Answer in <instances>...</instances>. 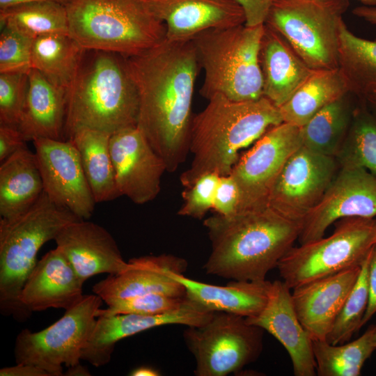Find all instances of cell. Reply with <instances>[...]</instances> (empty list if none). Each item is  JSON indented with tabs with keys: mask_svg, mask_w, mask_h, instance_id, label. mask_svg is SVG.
<instances>
[{
	"mask_svg": "<svg viewBox=\"0 0 376 376\" xmlns=\"http://www.w3.org/2000/svg\"><path fill=\"white\" fill-rule=\"evenodd\" d=\"M220 175L208 173L198 178L182 192L183 203L178 214L201 219L213 209L214 196Z\"/></svg>",
	"mask_w": 376,
	"mask_h": 376,
	"instance_id": "40",
	"label": "cell"
},
{
	"mask_svg": "<svg viewBox=\"0 0 376 376\" xmlns=\"http://www.w3.org/2000/svg\"><path fill=\"white\" fill-rule=\"evenodd\" d=\"M7 26L34 39L53 33H69L65 4L36 1L0 10V27Z\"/></svg>",
	"mask_w": 376,
	"mask_h": 376,
	"instance_id": "33",
	"label": "cell"
},
{
	"mask_svg": "<svg viewBox=\"0 0 376 376\" xmlns=\"http://www.w3.org/2000/svg\"><path fill=\"white\" fill-rule=\"evenodd\" d=\"M138 91L137 127L174 172L189 152L196 79L201 66L192 40L166 38L152 49L125 57Z\"/></svg>",
	"mask_w": 376,
	"mask_h": 376,
	"instance_id": "1",
	"label": "cell"
},
{
	"mask_svg": "<svg viewBox=\"0 0 376 376\" xmlns=\"http://www.w3.org/2000/svg\"><path fill=\"white\" fill-rule=\"evenodd\" d=\"M301 146L300 127L283 122L267 130L240 157L230 173L239 188L240 212L267 205L276 177Z\"/></svg>",
	"mask_w": 376,
	"mask_h": 376,
	"instance_id": "12",
	"label": "cell"
},
{
	"mask_svg": "<svg viewBox=\"0 0 376 376\" xmlns=\"http://www.w3.org/2000/svg\"><path fill=\"white\" fill-rule=\"evenodd\" d=\"M1 376H51L46 370L31 364L16 363L0 370Z\"/></svg>",
	"mask_w": 376,
	"mask_h": 376,
	"instance_id": "45",
	"label": "cell"
},
{
	"mask_svg": "<svg viewBox=\"0 0 376 376\" xmlns=\"http://www.w3.org/2000/svg\"><path fill=\"white\" fill-rule=\"evenodd\" d=\"M373 345L375 347V348L376 349V326H375V330H374V332H373Z\"/></svg>",
	"mask_w": 376,
	"mask_h": 376,
	"instance_id": "52",
	"label": "cell"
},
{
	"mask_svg": "<svg viewBox=\"0 0 376 376\" xmlns=\"http://www.w3.org/2000/svg\"><path fill=\"white\" fill-rule=\"evenodd\" d=\"M370 106L376 111V94L368 95L365 98Z\"/></svg>",
	"mask_w": 376,
	"mask_h": 376,
	"instance_id": "50",
	"label": "cell"
},
{
	"mask_svg": "<svg viewBox=\"0 0 376 376\" xmlns=\"http://www.w3.org/2000/svg\"><path fill=\"white\" fill-rule=\"evenodd\" d=\"M336 157L340 168H362L376 176V117L365 108L354 111L347 134Z\"/></svg>",
	"mask_w": 376,
	"mask_h": 376,
	"instance_id": "35",
	"label": "cell"
},
{
	"mask_svg": "<svg viewBox=\"0 0 376 376\" xmlns=\"http://www.w3.org/2000/svg\"><path fill=\"white\" fill-rule=\"evenodd\" d=\"M0 28V73L29 72L33 39L11 28Z\"/></svg>",
	"mask_w": 376,
	"mask_h": 376,
	"instance_id": "39",
	"label": "cell"
},
{
	"mask_svg": "<svg viewBox=\"0 0 376 376\" xmlns=\"http://www.w3.org/2000/svg\"><path fill=\"white\" fill-rule=\"evenodd\" d=\"M102 301L95 294L84 295L49 327L37 332L28 329L21 331L14 346L16 363L38 366L51 376L63 375V364L69 368L80 363Z\"/></svg>",
	"mask_w": 376,
	"mask_h": 376,
	"instance_id": "10",
	"label": "cell"
},
{
	"mask_svg": "<svg viewBox=\"0 0 376 376\" xmlns=\"http://www.w3.org/2000/svg\"><path fill=\"white\" fill-rule=\"evenodd\" d=\"M259 63L263 95L279 108L311 77L312 70L278 32L264 24Z\"/></svg>",
	"mask_w": 376,
	"mask_h": 376,
	"instance_id": "24",
	"label": "cell"
},
{
	"mask_svg": "<svg viewBox=\"0 0 376 376\" xmlns=\"http://www.w3.org/2000/svg\"><path fill=\"white\" fill-rule=\"evenodd\" d=\"M139 97L125 57L86 49L66 91L64 140L88 127L110 134L137 125Z\"/></svg>",
	"mask_w": 376,
	"mask_h": 376,
	"instance_id": "4",
	"label": "cell"
},
{
	"mask_svg": "<svg viewBox=\"0 0 376 376\" xmlns=\"http://www.w3.org/2000/svg\"><path fill=\"white\" fill-rule=\"evenodd\" d=\"M44 191L56 205L81 219H89L95 201L77 150L70 141H33Z\"/></svg>",
	"mask_w": 376,
	"mask_h": 376,
	"instance_id": "15",
	"label": "cell"
},
{
	"mask_svg": "<svg viewBox=\"0 0 376 376\" xmlns=\"http://www.w3.org/2000/svg\"><path fill=\"white\" fill-rule=\"evenodd\" d=\"M348 0H274L264 24L283 36L313 70L338 68L343 15Z\"/></svg>",
	"mask_w": 376,
	"mask_h": 376,
	"instance_id": "8",
	"label": "cell"
},
{
	"mask_svg": "<svg viewBox=\"0 0 376 376\" xmlns=\"http://www.w3.org/2000/svg\"><path fill=\"white\" fill-rule=\"evenodd\" d=\"M263 331L225 312H214L203 325L187 327L183 337L196 360L194 374L226 376L241 370L261 354Z\"/></svg>",
	"mask_w": 376,
	"mask_h": 376,
	"instance_id": "11",
	"label": "cell"
},
{
	"mask_svg": "<svg viewBox=\"0 0 376 376\" xmlns=\"http://www.w3.org/2000/svg\"><path fill=\"white\" fill-rule=\"evenodd\" d=\"M246 16V26H254L265 23L271 1L269 0H236Z\"/></svg>",
	"mask_w": 376,
	"mask_h": 376,
	"instance_id": "43",
	"label": "cell"
},
{
	"mask_svg": "<svg viewBox=\"0 0 376 376\" xmlns=\"http://www.w3.org/2000/svg\"><path fill=\"white\" fill-rule=\"evenodd\" d=\"M127 268L108 276L93 286L94 294L106 303L150 293L185 297L184 286L170 276L183 274L187 262L171 254L145 256L127 261Z\"/></svg>",
	"mask_w": 376,
	"mask_h": 376,
	"instance_id": "18",
	"label": "cell"
},
{
	"mask_svg": "<svg viewBox=\"0 0 376 376\" xmlns=\"http://www.w3.org/2000/svg\"><path fill=\"white\" fill-rule=\"evenodd\" d=\"M83 284L56 247L37 262L22 287L19 299L31 315L51 308L66 311L83 299Z\"/></svg>",
	"mask_w": 376,
	"mask_h": 376,
	"instance_id": "23",
	"label": "cell"
},
{
	"mask_svg": "<svg viewBox=\"0 0 376 376\" xmlns=\"http://www.w3.org/2000/svg\"><path fill=\"white\" fill-rule=\"evenodd\" d=\"M269 1L272 2V1H274V0H269Z\"/></svg>",
	"mask_w": 376,
	"mask_h": 376,
	"instance_id": "53",
	"label": "cell"
},
{
	"mask_svg": "<svg viewBox=\"0 0 376 376\" xmlns=\"http://www.w3.org/2000/svg\"><path fill=\"white\" fill-rule=\"evenodd\" d=\"M107 132L82 127L68 139L78 151L95 201L102 203L120 196L118 191Z\"/></svg>",
	"mask_w": 376,
	"mask_h": 376,
	"instance_id": "28",
	"label": "cell"
},
{
	"mask_svg": "<svg viewBox=\"0 0 376 376\" xmlns=\"http://www.w3.org/2000/svg\"><path fill=\"white\" fill-rule=\"evenodd\" d=\"M159 375V373L157 370L148 366L139 367L130 373L132 376H158Z\"/></svg>",
	"mask_w": 376,
	"mask_h": 376,
	"instance_id": "48",
	"label": "cell"
},
{
	"mask_svg": "<svg viewBox=\"0 0 376 376\" xmlns=\"http://www.w3.org/2000/svg\"><path fill=\"white\" fill-rule=\"evenodd\" d=\"M85 50L69 33L41 36L33 40L31 68L67 91L77 74Z\"/></svg>",
	"mask_w": 376,
	"mask_h": 376,
	"instance_id": "30",
	"label": "cell"
},
{
	"mask_svg": "<svg viewBox=\"0 0 376 376\" xmlns=\"http://www.w3.org/2000/svg\"><path fill=\"white\" fill-rule=\"evenodd\" d=\"M64 375L70 376L91 375L88 369L86 367L81 366L80 363L75 366L68 368V370L65 373Z\"/></svg>",
	"mask_w": 376,
	"mask_h": 376,
	"instance_id": "49",
	"label": "cell"
},
{
	"mask_svg": "<svg viewBox=\"0 0 376 376\" xmlns=\"http://www.w3.org/2000/svg\"><path fill=\"white\" fill-rule=\"evenodd\" d=\"M349 93L347 81L339 68L315 70L279 107L283 121L302 127L324 107Z\"/></svg>",
	"mask_w": 376,
	"mask_h": 376,
	"instance_id": "29",
	"label": "cell"
},
{
	"mask_svg": "<svg viewBox=\"0 0 376 376\" xmlns=\"http://www.w3.org/2000/svg\"><path fill=\"white\" fill-rule=\"evenodd\" d=\"M81 220L66 207L54 203L43 191L24 213L0 219V308L19 322L31 314L19 297L45 243L55 240L70 223Z\"/></svg>",
	"mask_w": 376,
	"mask_h": 376,
	"instance_id": "6",
	"label": "cell"
},
{
	"mask_svg": "<svg viewBox=\"0 0 376 376\" xmlns=\"http://www.w3.org/2000/svg\"><path fill=\"white\" fill-rule=\"evenodd\" d=\"M151 10L166 28L171 41L192 40L214 29L246 24L245 13L236 0H148Z\"/></svg>",
	"mask_w": 376,
	"mask_h": 376,
	"instance_id": "21",
	"label": "cell"
},
{
	"mask_svg": "<svg viewBox=\"0 0 376 376\" xmlns=\"http://www.w3.org/2000/svg\"><path fill=\"white\" fill-rule=\"evenodd\" d=\"M110 152L120 196L139 205L153 201L167 169L137 126L112 134Z\"/></svg>",
	"mask_w": 376,
	"mask_h": 376,
	"instance_id": "16",
	"label": "cell"
},
{
	"mask_svg": "<svg viewBox=\"0 0 376 376\" xmlns=\"http://www.w3.org/2000/svg\"><path fill=\"white\" fill-rule=\"evenodd\" d=\"M26 141L17 127L0 125L1 163L26 147Z\"/></svg>",
	"mask_w": 376,
	"mask_h": 376,
	"instance_id": "42",
	"label": "cell"
},
{
	"mask_svg": "<svg viewBox=\"0 0 376 376\" xmlns=\"http://www.w3.org/2000/svg\"><path fill=\"white\" fill-rule=\"evenodd\" d=\"M372 325L358 338L332 345L327 340H313V350L319 376H358L366 361L375 350Z\"/></svg>",
	"mask_w": 376,
	"mask_h": 376,
	"instance_id": "34",
	"label": "cell"
},
{
	"mask_svg": "<svg viewBox=\"0 0 376 376\" xmlns=\"http://www.w3.org/2000/svg\"><path fill=\"white\" fill-rule=\"evenodd\" d=\"M54 240L83 283L95 275L117 274L127 267L112 235L95 223L84 219L70 223Z\"/></svg>",
	"mask_w": 376,
	"mask_h": 376,
	"instance_id": "20",
	"label": "cell"
},
{
	"mask_svg": "<svg viewBox=\"0 0 376 376\" xmlns=\"http://www.w3.org/2000/svg\"><path fill=\"white\" fill-rule=\"evenodd\" d=\"M203 224L211 253L203 268L208 274L231 280L262 281L277 267L298 239L301 222L288 218L268 205L218 214Z\"/></svg>",
	"mask_w": 376,
	"mask_h": 376,
	"instance_id": "2",
	"label": "cell"
},
{
	"mask_svg": "<svg viewBox=\"0 0 376 376\" xmlns=\"http://www.w3.org/2000/svg\"><path fill=\"white\" fill-rule=\"evenodd\" d=\"M65 6L68 33L87 50L128 57L166 39V25L148 0H70Z\"/></svg>",
	"mask_w": 376,
	"mask_h": 376,
	"instance_id": "5",
	"label": "cell"
},
{
	"mask_svg": "<svg viewBox=\"0 0 376 376\" xmlns=\"http://www.w3.org/2000/svg\"><path fill=\"white\" fill-rule=\"evenodd\" d=\"M370 251L361 264L358 279L346 298L326 340L338 345L350 340L352 335L362 327L366 311L368 294V267Z\"/></svg>",
	"mask_w": 376,
	"mask_h": 376,
	"instance_id": "36",
	"label": "cell"
},
{
	"mask_svg": "<svg viewBox=\"0 0 376 376\" xmlns=\"http://www.w3.org/2000/svg\"><path fill=\"white\" fill-rule=\"evenodd\" d=\"M264 24L210 29L191 40L205 73L200 93L206 100L221 94L242 102L263 97L259 63Z\"/></svg>",
	"mask_w": 376,
	"mask_h": 376,
	"instance_id": "7",
	"label": "cell"
},
{
	"mask_svg": "<svg viewBox=\"0 0 376 376\" xmlns=\"http://www.w3.org/2000/svg\"><path fill=\"white\" fill-rule=\"evenodd\" d=\"M65 106L66 91L31 68L26 100L17 126L24 139L64 140Z\"/></svg>",
	"mask_w": 376,
	"mask_h": 376,
	"instance_id": "26",
	"label": "cell"
},
{
	"mask_svg": "<svg viewBox=\"0 0 376 376\" xmlns=\"http://www.w3.org/2000/svg\"><path fill=\"white\" fill-rule=\"evenodd\" d=\"M214 312L187 297L178 308L162 314H120L97 318L93 333L86 343L81 360L95 367L109 363L117 342L143 331L166 324L198 327L205 324Z\"/></svg>",
	"mask_w": 376,
	"mask_h": 376,
	"instance_id": "17",
	"label": "cell"
},
{
	"mask_svg": "<svg viewBox=\"0 0 376 376\" xmlns=\"http://www.w3.org/2000/svg\"><path fill=\"white\" fill-rule=\"evenodd\" d=\"M364 6H376V0H358Z\"/></svg>",
	"mask_w": 376,
	"mask_h": 376,
	"instance_id": "51",
	"label": "cell"
},
{
	"mask_svg": "<svg viewBox=\"0 0 376 376\" xmlns=\"http://www.w3.org/2000/svg\"><path fill=\"white\" fill-rule=\"evenodd\" d=\"M347 95L324 107L300 127L303 146L336 157L346 137L354 112Z\"/></svg>",
	"mask_w": 376,
	"mask_h": 376,
	"instance_id": "32",
	"label": "cell"
},
{
	"mask_svg": "<svg viewBox=\"0 0 376 376\" xmlns=\"http://www.w3.org/2000/svg\"><path fill=\"white\" fill-rule=\"evenodd\" d=\"M28 86V72L0 73V125L17 127Z\"/></svg>",
	"mask_w": 376,
	"mask_h": 376,
	"instance_id": "38",
	"label": "cell"
},
{
	"mask_svg": "<svg viewBox=\"0 0 376 376\" xmlns=\"http://www.w3.org/2000/svg\"><path fill=\"white\" fill-rule=\"evenodd\" d=\"M44 191L35 152L27 146L0 165V215L15 217L28 210Z\"/></svg>",
	"mask_w": 376,
	"mask_h": 376,
	"instance_id": "27",
	"label": "cell"
},
{
	"mask_svg": "<svg viewBox=\"0 0 376 376\" xmlns=\"http://www.w3.org/2000/svg\"><path fill=\"white\" fill-rule=\"evenodd\" d=\"M186 299L187 296L175 297L160 293L136 295L107 303V308L97 310L96 317L120 314H162L178 308Z\"/></svg>",
	"mask_w": 376,
	"mask_h": 376,
	"instance_id": "37",
	"label": "cell"
},
{
	"mask_svg": "<svg viewBox=\"0 0 376 376\" xmlns=\"http://www.w3.org/2000/svg\"><path fill=\"white\" fill-rule=\"evenodd\" d=\"M193 116L189 131V167L180 176L184 187L208 173L229 175L240 151L282 123L279 108L263 96L237 102L217 94Z\"/></svg>",
	"mask_w": 376,
	"mask_h": 376,
	"instance_id": "3",
	"label": "cell"
},
{
	"mask_svg": "<svg viewBox=\"0 0 376 376\" xmlns=\"http://www.w3.org/2000/svg\"><path fill=\"white\" fill-rule=\"evenodd\" d=\"M376 244V219L340 220L328 237L291 247L277 265L290 288L360 265Z\"/></svg>",
	"mask_w": 376,
	"mask_h": 376,
	"instance_id": "9",
	"label": "cell"
},
{
	"mask_svg": "<svg viewBox=\"0 0 376 376\" xmlns=\"http://www.w3.org/2000/svg\"><path fill=\"white\" fill-rule=\"evenodd\" d=\"M181 283L189 299L211 312H225L244 318L258 315L265 307L272 283L267 280H232L226 285L197 281L183 274L170 272Z\"/></svg>",
	"mask_w": 376,
	"mask_h": 376,
	"instance_id": "25",
	"label": "cell"
},
{
	"mask_svg": "<svg viewBox=\"0 0 376 376\" xmlns=\"http://www.w3.org/2000/svg\"><path fill=\"white\" fill-rule=\"evenodd\" d=\"M43 1H54L65 5L70 0H0V10L17 5Z\"/></svg>",
	"mask_w": 376,
	"mask_h": 376,
	"instance_id": "47",
	"label": "cell"
},
{
	"mask_svg": "<svg viewBox=\"0 0 376 376\" xmlns=\"http://www.w3.org/2000/svg\"><path fill=\"white\" fill-rule=\"evenodd\" d=\"M334 157L301 146L287 160L268 195L267 205L301 222L322 199L336 174Z\"/></svg>",
	"mask_w": 376,
	"mask_h": 376,
	"instance_id": "13",
	"label": "cell"
},
{
	"mask_svg": "<svg viewBox=\"0 0 376 376\" xmlns=\"http://www.w3.org/2000/svg\"><path fill=\"white\" fill-rule=\"evenodd\" d=\"M352 13L366 22L376 26V6L364 5L358 6L352 10Z\"/></svg>",
	"mask_w": 376,
	"mask_h": 376,
	"instance_id": "46",
	"label": "cell"
},
{
	"mask_svg": "<svg viewBox=\"0 0 376 376\" xmlns=\"http://www.w3.org/2000/svg\"><path fill=\"white\" fill-rule=\"evenodd\" d=\"M368 304L362 320V326L376 314V244L370 251L368 267Z\"/></svg>",
	"mask_w": 376,
	"mask_h": 376,
	"instance_id": "44",
	"label": "cell"
},
{
	"mask_svg": "<svg viewBox=\"0 0 376 376\" xmlns=\"http://www.w3.org/2000/svg\"><path fill=\"white\" fill-rule=\"evenodd\" d=\"M338 63L350 93L363 99L376 94V39L355 36L343 21L339 32Z\"/></svg>",
	"mask_w": 376,
	"mask_h": 376,
	"instance_id": "31",
	"label": "cell"
},
{
	"mask_svg": "<svg viewBox=\"0 0 376 376\" xmlns=\"http://www.w3.org/2000/svg\"><path fill=\"white\" fill-rule=\"evenodd\" d=\"M360 270L361 265L292 289L295 309L312 340H326Z\"/></svg>",
	"mask_w": 376,
	"mask_h": 376,
	"instance_id": "22",
	"label": "cell"
},
{
	"mask_svg": "<svg viewBox=\"0 0 376 376\" xmlns=\"http://www.w3.org/2000/svg\"><path fill=\"white\" fill-rule=\"evenodd\" d=\"M212 210L222 216H232L240 210V194L230 174L220 175Z\"/></svg>",
	"mask_w": 376,
	"mask_h": 376,
	"instance_id": "41",
	"label": "cell"
},
{
	"mask_svg": "<svg viewBox=\"0 0 376 376\" xmlns=\"http://www.w3.org/2000/svg\"><path fill=\"white\" fill-rule=\"evenodd\" d=\"M376 217V176L362 168L342 167L319 203L304 217L300 244L324 236L334 223L346 218Z\"/></svg>",
	"mask_w": 376,
	"mask_h": 376,
	"instance_id": "14",
	"label": "cell"
},
{
	"mask_svg": "<svg viewBox=\"0 0 376 376\" xmlns=\"http://www.w3.org/2000/svg\"><path fill=\"white\" fill-rule=\"evenodd\" d=\"M246 320L266 330L284 347L290 357L295 376L316 375L313 340L300 322L290 288L283 281L272 282L264 309L258 315Z\"/></svg>",
	"mask_w": 376,
	"mask_h": 376,
	"instance_id": "19",
	"label": "cell"
}]
</instances>
